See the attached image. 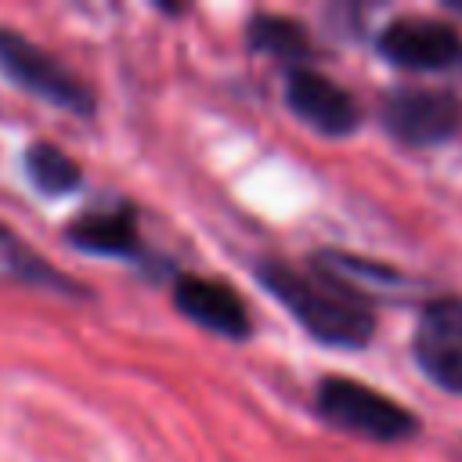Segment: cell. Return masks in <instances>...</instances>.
<instances>
[{
	"label": "cell",
	"instance_id": "obj_6",
	"mask_svg": "<svg viewBox=\"0 0 462 462\" xmlns=\"http://www.w3.org/2000/svg\"><path fill=\"white\" fill-rule=\"evenodd\" d=\"M415 365L430 383L448 393H462V300L433 296L422 303L415 336H411Z\"/></svg>",
	"mask_w": 462,
	"mask_h": 462
},
{
	"label": "cell",
	"instance_id": "obj_10",
	"mask_svg": "<svg viewBox=\"0 0 462 462\" xmlns=\"http://www.w3.org/2000/svg\"><path fill=\"white\" fill-rule=\"evenodd\" d=\"M0 267L32 285V289H47V292H61V296H90L76 278H69L65 271H58L54 263H47L18 231H11L4 220H0Z\"/></svg>",
	"mask_w": 462,
	"mask_h": 462
},
{
	"label": "cell",
	"instance_id": "obj_2",
	"mask_svg": "<svg viewBox=\"0 0 462 462\" xmlns=\"http://www.w3.org/2000/svg\"><path fill=\"white\" fill-rule=\"evenodd\" d=\"M314 408L328 426L375 444H401L419 433V415L350 375H325L314 390Z\"/></svg>",
	"mask_w": 462,
	"mask_h": 462
},
{
	"label": "cell",
	"instance_id": "obj_11",
	"mask_svg": "<svg viewBox=\"0 0 462 462\" xmlns=\"http://www.w3.org/2000/svg\"><path fill=\"white\" fill-rule=\"evenodd\" d=\"M245 43L256 54H267L274 61H292L303 65V58L310 54V36L303 29V22L289 18V14H253L245 22Z\"/></svg>",
	"mask_w": 462,
	"mask_h": 462
},
{
	"label": "cell",
	"instance_id": "obj_1",
	"mask_svg": "<svg viewBox=\"0 0 462 462\" xmlns=\"http://www.w3.org/2000/svg\"><path fill=\"white\" fill-rule=\"evenodd\" d=\"M253 274L263 292L274 296L310 339L336 350H361L375 336L372 300L318 260H310L307 267L260 260Z\"/></svg>",
	"mask_w": 462,
	"mask_h": 462
},
{
	"label": "cell",
	"instance_id": "obj_9",
	"mask_svg": "<svg viewBox=\"0 0 462 462\" xmlns=\"http://www.w3.org/2000/svg\"><path fill=\"white\" fill-rule=\"evenodd\" d=\"M65 242L79 253H90V256L141 260V253H144L141 227H137V209L130 202L83 209L76 220H69Z\"/></svg>",
	"mask_w": 462,
	"mask_h": 462
},
{
	"label": "cell",
	"instance_id": "obj_8",
	"mask_svg": "<svg viewBox=\"0 0 462 462\" xmlns=\"http://www.w3.org/2000/svg\"><path fill=\"white\" fill-rule=\"evenodd\" d=\"M173 307L195 321L199 328L224 336V339H249L253 336V318L245 300L220 278H206V274H177L173 278Z\"/></svg>",
	"mask_w": 462,
	"mask_h": 462
},
{
	"label": "cell",
	"instance_id": "obj_12",
	"mask_svg": "<svg viewBox=\"0 0 462 462\" xmlns=\"http://www.w3.org/2000/svg\"><path fill=\"white\" fill-rule=\"evenodd\" d=\"M22 170H25L29 184H32L43 199L72 195V191H79V184H83L79 162H76L69 152H61L58 144H51V141H32V144L25 148V155H22Z\"/></svg>",
	"mask_w": 462,
	"mask_h": 462
},
{
	"label": "cell",
	"instance_id": "obj_7",
	"mask_svg": "<svg viewBox=\"0 0 462 462\" xmlns=\"http://www.w3.org/2000/svg\"><path fill=\"white\" fill-rule=\"evenodd\" d=\"M285 105L300 123H307L321 137H350L361 126V105L350 90H343L336 79H328L318 69L296 65L285 76Z\"/></svg>",
	"mask_w": 462,
	"mask_h": 462
},
{
	"label": "cell",
	"instance_id": "obj_4",
	"mask_svg": "<svg viewBox=\"0 0 462 462\" xmlns=\"http://www.w3.org/2000/svg\"><path fill=\"white\" fill-rule=\"evenodd\" d=\"M383 126L404 148H433L458 134L462 101L451 90L397 87L383 101Z\"/></svg>",
	"mask_w": 462,
	"mask_h": 462
},
{
	"label": "cell",
	"instance_id": "obj_3",
	"mask_svg": "<svg viewBox=\"0 0 462 462\" xmlns=\"http://www.w3.org/2000/svg\"><path fill=\"white\" fill-rule=\"evenodd\" d=\"M0 76L7 83H14L18 90H25L54 108H65L72 116L87 119L97 108L90 87L69 65H61L51 51L36 47L32 40H25L18 29H7V25H0Z\"/></svg>",
	"mask_w": 462,
	"mask_h": 462
},
{
	"label": "cell",
	"instance_id": "obj_5",
	"mask_svg": "<svg viewBox=\"0 0 462 462\" xmlns=\"http://www.w3.org/2000/svg\"><path fill=\"white\" fill-rule=\"evenodd\" d=\"M379 54L404 72H458L462 69V32L440 18L404 14L393 18L379 40Z\"/></svg>",
	"mask_w": 462,
	"mask_h": 462
}]
</instances>
